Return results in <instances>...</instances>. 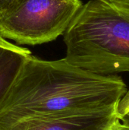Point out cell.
Segmentation results:
<instances>
[{"mask_svg": "<svg viewBox=\"0 0 129 130\" xmlns=\"http://www.w3.org/2000/svg\"><path fill=\"white\" fill-rule=\"evenodd\" d=\"M11 1V0H0V11L5 8L9 5Z\"/></svg>", "mask_w": 129, "mask_h": 130, "instance_id": "obj_8", "label": "cell"}, {"mask_svg": "<svg viewBox=\"0 0 129 130\" xmlns=\"http://www.w3.org/2000/svg\"><path fill=\"white\" fill-rule=\"evenodd\" d=\"M31 53L0 36V102Z\"/></svg>", "mask_w": 129, "mask_h": 130, "instance_id": "obj_5", "label": "cell"}, {"mask_svg": "<svg viewBox=\"0 0 129 130\" xmlns=\"http://www.w3.org/2000/svg\"><path fill=\"white\" fill-rule=\"evenodd\" d=\"M129 112V90H127L125 94L119 100L116 107V117L121 119Z\"/></svg>", "mask_w": 129, "mask_h": 130, "instance_id": "obj_6", "label": "cell"}, {"mask_svg": "<svg viewBox=\"0 0 129 130\" xmlns=\"http://www.w3.org/2000/svg\"><path fill=\"white\" fill-rule=\"evenodd\" d=\"M81 0H11L0 11V36L19 44L38 45L65 34Z\"/></svg>", "mask_w": 129, "mask_h": 130, "instance_id": "obj_3", "label": "cell"}, {"mask_svg": "<svg viewBox=\"0 0 129 130\" xmlns=\"http://www.w3.org/2000/svg\"><path fill=\"white\" fill-rule=\"evenodd\" d=\"M116 110H70L21 120L8 130H106Z\"/></svg>", "mask_w": 129, "mask_h": 130, "instance_id": "obj_4", "label": "cell"}, {"mask_svg": "<svg viewBox=\"0 0 129 130\" xmlns=\"http://www.w3.org/2000/svg\"><path fill=\"white\" fill-rule=\"evenodd\" d=\"M106 130H129V126L122 123L119 119L117 118L115 122L110 126V127Z\"/></svg>", "mask_w": 129, "mask_h": 130, "instance_id": "obj_7", "label": "cell"}, {"mask_svg": "<svg viewBox=\"0 0 129 130\" xmlns=\"http://www.w3.org/2000/svg\"><path fill=\"white\" fill-rule=\"evenodd\" d=\"M65 60L102 75L129 72V0H90L65 32Z\"/></svg>", "mask_w": 129, "mask_h": 130, "instance_id": "obj_2", "label": "cell"}, {"mask_svg": "<svg viewBox=\"0 0 129 130\" xmlns=\"http://www.w3.org/2000/svg\"><path fill=\"white\" fill-rule=\"evenodd\" d=\"M119 120L122 122V123H123V124L129 126V112L125 116H124L123 117L119 119Z\"/></svg>", "mask_w": 129, "mask_h": 130, "instance_id": "obj_9", "label": "cell"}, {"mask_svg": "<svg viewBox=\"0 0 129 130\" xmlns=\"http://www.w3.org/2000/svg\"><path fill=\"white\" fill-rule=\"evenodd\" d=\"M127 91L122 78L96 75L65 59L27 58L0 102V130L17 122L70 110H116Z\"/></svg>", "mask_w": 129, "mask_h": 130, "instance_id": "obj_1", "label": "cell"}]
</instances>
